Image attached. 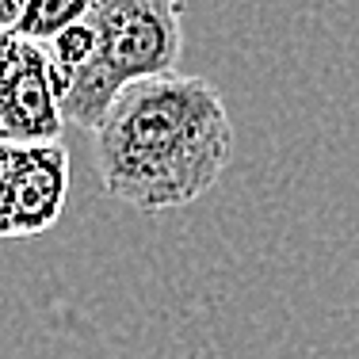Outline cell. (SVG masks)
Segmentation results:
<instances>
[{
    "label": "cell",
    "instance_id": "obj_3",
    "mask_svg": "<svg viewBox=\"0 0 359 359\" xmlns=\"http://www.w3.org/2000/svg\"><path fill=\"white\" fill-rule=\"evenodd\" d=\"M69 199V149L57 142H12L0 184V237H39Z\"/></svg>",
    "mask_w": 359,
    "mask_h": 359
},
{
    "label": "cell",
    "instance_id": "obj_1",
    "mask_svg": "<svg viewBox=\"0 0 359 359\" xmlns=\"http://www.w3.org/2000/svg\"><path fill=\"white\" fill-rule=\"evenodd\" d=\"M233 142L215 81L176 69L130 81L92 130L104 191L145 215L203 199L233 161Z\"/></svg>",
    "mask_w": 359,
    "mask_h": 359
},
{
    "label": "cell",
    "instance_id": "obj_7",
    "mask_svg": "<svg viewBox=\"0 0 359 359\" xmlns=\"http://www.w3.org/2000/svg\"><path fill=\"white\" fill-rule=\"evenodd\" d=\"M23 4H27V0H0V27H15Z\"/></svg>",
    "mask_w": 359,
    "mask_h": 359
},
{
    "label": "cell",
    "instance_id": "obj_9",
    "mask_svg": "<svg viewBox=\"0 0 359 359\" xmlns=\"http://www.w3.org/2000/svg\"><path fill=\"white\" fill-rule=\"evenodd\" d=\"M0 138H4V130H0Z\"/></svg>",
    "mask_w": 359,
    "mask_h": 359
},
{
    "label": "cell",
    "instance_id": "obj_8",
    "mask_svg": "<svg viewBox=\"0 0 359 359\" xmlns=\"http://www.w3.org/2000/svg\"><path fill=\"white\" fill-rule=\"evenodd\" d=\"M8 161H12V142L0 138V184H4V172H8Z\"/></svg>",
    "mask_w": 359,
    "mask_h": 359
},
{
    "label": "cell",
    "instance_id": "obj_2",
    "mask_svg": "<svg viewBox=\"0 0 359 359\" xmlns=\"http://www.w3.org/2000/svg\"><path fill=\"white\" fill-rule=\"evenodd\" d=\"M88 20L100 42L96 57L54 88L65 123L92 134L130 81L176 69L184 54V0H100Z\"/></svg>",
    "mask_w": 359,
    "mask_h": 359
},
{
    "label": "cell",
    "instance_id": "obj_5",
    "mask_svg": "<svg viewBox=\"0 0 359 359\" xmlns=\"http://www.w3.org/2000/svg\"><path fill=\"white\" fill-rule=\"evenodd\" d=\"M100 0H27L15 20V31L23 39H35V42H46L50 35H57L62 27L84 20V15L96 8Z\"/></svg>",
    "mask_w": 359,
    "mask_h": 359
},
{
    "label": "cell",
    "instance_id": "obj_6",
    "mask_svg": "<svg viewBox=\"0 0 359 359\" xmlns=\"http://www.w3.org/2000/svg\"><path fill=\"white\" fill-rule=\"evenodd\" d=\"M31 39H23L15 27H0V81H4V73L12 69L15 62L23 57V50H27Z\"/></svg>",
    "mask_w": 359,
    "mask_h": 359
},
{
    "label": "cell",
    "instance_id": "obj_4",
    "mask_svg": "<svg viewBox=\"0 0 359 359\" xmlns=\"http://www.w3.org/2000/svg\"><path fill=\"white\" fill-rule=\"evenodd\" d=\"M62 104L42 42L31 39L23 57L0 81V130L4 142H57L62 138Z\"/></svg>",
    "mask_w": 359,
    "mask_h": 359
}]
</instances>
